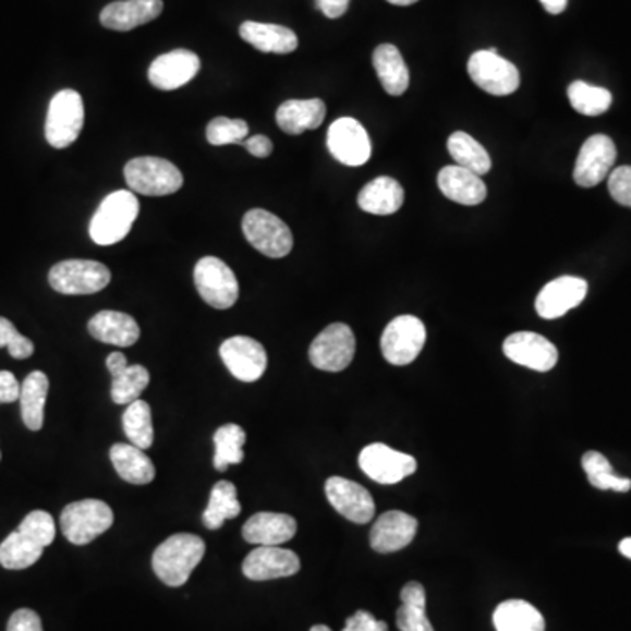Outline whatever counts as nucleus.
<instances>
[{"instance_id": "1", "label": "nucleus", "mask_w": 631, "mask_h": 631, "mask_svg": "<svg viewBox=\"0 0 631 631\" xmlns=\"http://www.w3.org/2000/svg\"><path fill=\"white\" fill-rule=\"evenodd\" d=\"M57 535L50 512L32 511L25 515L19 529L0 544V565L8 570H25L39 561L45 547Z\"/></svg>"}, {"instance_id": "2", "label": "nucleus", "mask_w": 631, "mask_h": 631, "mask_svg": "<svg viewBox=\"0 0 631 631\" xmlns=\"http://www.w3.org/2000/svg\"><path fill=\"white\" fill-rule=\"evenodd\" d=\"M206 555V544L192 533H175L153 553V570L163 584L181 587Z\"/></svg>"}, {"instance_id": "3", "label": "nucleus", "mask_w": 631, "mask_h": 631, "mask_svg": "<svg viewBox=\"0 0 631 631\" xmlns=\"http://www.w3.org/2000/svg\"><path fill=\"white\" fill-rule=\"evenodd\" d=\"M139 209V201L131 190L109 193L92 218V241L99 246H112L123 241L131 233Z\"/></svg>"}, {"instance_id": "4", "label": "nucleus", "mask_w": 631, "mask_h": 631, "mask_svg": "<svg viewBox=\"0 0 631 631\" xmlns=\"http://www.w3.org/2000/svg\"><path fill=\"white\" fill-rule=\"evenodd\" d=\"M131 192L146 197H166L183 189L184 178L180 169L157 157H139L126 163L123 169Z\"/></svg>"}, {"instance_id": "5", "label": "nucleus", "mask_w": 631, "mask_h": 631, "mask_svg": "<svg viewBox=\"0 0 631 631\" xmlns=\"http://www.w3.org/2000/svg\"><path fill=\"white\" fill-rule=\"evenodd\" d=\"M114 523V512L102 500L74 501L69 503L60 515V529L63 537L74 546H86L102 533L108 532Z\"/></svg>"}, {"instance_id": "6", "label": "nucleus", "mask_w": 631, "mask_h": 631, "mask_svg": "<svg viewBox=\"0 0 631 631\" xmlns=\"http://www.w3.org/2000/svg\"><path fill=\"white\" fill-rule=\"evenodd\" d=\"M85 125V104L76 90H62L51 99L46 117V141L57 149L76 143Z\"/></svg>"}, {"instance_id": "7", "label": "nucleus", "mask_w": 631, "mask_h": 631, "mask_svg": "<svg viewBox=\"0 0 631 631\" xmlns=\"http://www.w3.org/2000/svg\"><path fill=\"white\" fill-rule=\"evenodd\" d=\"M242 232L251 246L269 258H284L293 250V233L269 210H247L242 218Z\"/></svg>"}, {"instance_id": "8", "label": "nucleus", "mask_w": 631, "mask_h": 631, "mask_svg": "<svg viewBox=\"0 0 631 631\" xmlns=\"http://www.w3.org/2000/svg\"><path fill=\"white\" fill-rule=\"evenodd\" d=\"M193 279L202 301L215 310H230L239 301V281L235 274L216 256H204L195 265Z\"/></svg>"}, {"instance_id": "9", "label": "nucleus", "mask_w": 631, "mask_h": 631, "mask_svg": "<svg viewBox=\"0 0 631 631\" xmlns=\"http://www.w3.org/2000/svg\"><path fill=\"white\" fill-rule=\"evenodd\" d=\"M50 287L62 295H92L111 282V270L100 262L65 260L50 270Z\"/></svg>"}, {"instance_id": "10", "label": "nucleus", "mask_w": 631, "mask_h": 631, "mask_svg": "<svg viewBox=\"0 0 631 631\" xmlns=\"http://www.w3.org/2000/svg\"><path fill=\"white\" fill-rule=\"evenodd\" d=\"M469 76L486 94L506 97L520 88V69L509 60L501 59L498 51H475L469 60Z\"/></svg>"}, {"instance_id": "11", "label": "nucleus", "mask_w": 631, "mask_h": 631, "mask_svg": "<svg viewBox=\"0 0 631 631\" xmlns=\"http://www.w3.org/2000/svg\"><path fill=\"white\" fill-rule=\"evenodd\" d=\"M426 328L416 316L403 314L383 331L381 351L386 362L403 367L420 356L425 348Z\"/></svg>"}, {"instance_id": "12", "label": "nucleus", "mask_w": 631, "mask_h": 631, "mask_svg": "<svg viewBox=\"0 0 631 631\" xmlns=\"http://www.w3.org/2000/svg\"><path fill=\"white\" fill-rule=\"evenodd\" d=\"M356 351L353 330L344 323H331L314 339L310 360L314 367L325 372H341L350 367Z\"/></svg>"}, {"instance_id": "13", "label": "nucleus", "mask_w": 631, "mask_h": 631, "mask_svg": "<svg viewBox=\"0 0 631 631\" xmlns=\"http://www.w3.org/2000/svg\"><path fill=\"white\" fill-rule=\"evenodd\" d=\"M360 469L372 481L379 484H397L414 474L417 469L416 458L405 452L395 451L386 444H371L363 448L359 458Z\"/></svg>"}, {"instance_id": "14", "label": "nucleus", "mask_w": 631, "mask_h": 631, "mask_svg": "<svg viewBox=\"0 0 631 631\" xmlns=\"http://www.w3.org/2000/svg\"><path fill=\"white\" fill-rule=\"evenodd\" d=\"M616 158L618 149L610 137L604 134L592 135L579 151L573 181L582 189H593L609 178Z\"/></svg>"}, {"instance_id": "15", "label": "nucleus", "mask_w": 631, "mask_h": 631, "mask_svg": "<svg viewBox=\"0 0 631 631\" xmlns=\"http://www.w3.org/2000/svg\"><path fill=\"white\" fill-rule=\"evenodd\" d=\"M331 157L348 167L367 163L372 155V144L362 123L354 118H339L331 123L327 135Z\"/></svg>"}, {"instance_id": "16", "label": "nucleus", "mask_w": 631, "mask_h": 631, "mask_svg": "<svg viewBox=\"0 0 631 631\" xmlns=\"http://www.w3.org/2000/svg\"><path fill=\"white\" fill-rule=\"evenodd\" d=\"M220 356L235 379L255 383L267 371V351L260 342L246 336L230 337L221 344Z\"/></svg>"}, {"instance_id": "17", "label": "nucleus", "mask_w": 631, "mask_h": 631, "mask_svg": "<svg viewBox=\"0 0 631 631\" xmlns=\"http://www.w3.org/2000/svg\"><path fill=\"white\" fill-rule=\"evenodd\" d=\"M325 493H327L330 506L339 514L344 515L345 520L356 524H367L368 521L374 520V514H376L374 498L359 483L333 475L325 484Z\"/></svg>"}, {"instance_id": "18", "label": "nucleus", "mask_w": 631, "mask_h": 631, "mask_svg": "<svg viewBox=\"0 0 631 631\" xmlns=\"http://www.w3.org/2000/svg\"><path fill=\"white\" fill-rule=\"evenodd\" d=\"M503 354L521 367L549 372L558 363V350L546 337L533 331H515L503 342Z\"/></svg>"}, {"instance_id": "19", "label": "nucleus", "mask_w": 631, "mask_h": 631, "mask_svg": "<svg viewBox=\"0 0 631 631\" xmlns=\"http://www.w3.org/2000/svg\"><path fill=\"white\" fill-rule=\"evenodd\" d=\"M201 71V59L190 50H174L160 54L149 65L148 77L155 88L163 92L178 90L189 85Z\"/></svg>"}, {"instance_id": "20", "label": "nucleus", "mask_w": 631, "mask_h": 631, "mask_svg": "<svg viewBox=\"0 0 631 631\" xmlns=\"http://www.w3.org/2000/svg\"><path fill=\"white\" fill-rule=\"evenodd\" d=\"M299 570H301L299 556L279 546L256 547L242 563V573L251 581L291 578Z\"/></svg>"}, {"instance_id": "21", "label": "nucleus", "mask_w": 631, "mask_h": 631, "mask_svg": "<svg viewBox=\"0 0 631 631\" xmlns=\"http://www.w3.org/2000/svg\"><path fill=\"white\" fill-rule=\"evenodd\" d=\"M587 295V282L573 276H563L547 282L535 301V310L544 319L561 318L578 307Z\"/></svg>"}, {"instance_id": "22", "label": "nucleus", "mask_w": 631, "mask_h": 631, "mask_svg": "<svg viewBox=\"0 0 631 631\" xmlns=\"http://www.w3.org/2000/svg\"><path fill=\"white\" fill-rule=\"evenodd\" d=\"M417 532V520L408 512L390 511L383 514L371 530V546L374 551L397 553L408 547Z\"/></svg>"}, {"instance_id": "23", "label": "nucleus", "mask_w": 631, "mask_h": 631, "mask_svg": "<svg viewBox=\"0 0 631 631\" xmlns=\"http://www.w3.org/2000/svg\"><path fill=\"white\" fill-rule=\"evenodd\" d=\"M161 11V0H118L104 8L100 23L109 31L129 32L157 20Z\"/></svg>"}, {"instance_id": "24", "label": "nucleus", "mask_w": 631, "mask_h": 631, "mask_svg": "<svg viewBox=\"0 0 631 631\" xmlns=\"http://www.w3.org/2000/svg\"><path fill=\"white\" fill-rule=\"evenodd\" d=\"M437 183L444 197L461 206H480L488 197V189L481 180V175L469 171L465 167H444Z\"/></svg>"}, {"instance_id": "25", "label": "nucleus", "mask_w": 631, "mask_h": 631, "mask_svg": "<svg viewBox=\"0 0 631 631\" xmlns=\"http://www.w3.org/2000/svg\"><path fill=\"white\" fill-rule=\"evenodd\" d=\"M296 521L288 514L258 512L242 526V537L255 546H281L295 537Z\"/></svg>"}, {"instance_id": "26", "label": "nucleus", "mask_w": 631, "mask_h": 631, "mask_svg": "<svg viewBox=\"0 0 631 631\" xmlns=\"http://www.w3.org/2000/svg\"><path fill=\"white\" fill-rule=\"evenodd\" d=\"M90 336L104 344L129 348L139 341V323L132 318L131 314L118 313V311H100L88 323Z\"/></svg>"}, {"instance_id": "27", "label": "nucleus", "mask_w": 631, "mask_h": 631, "mask_svg": "<svg viewBox=\"0 0 631 631\" xmlns=\"http://www.w3.org/2000/svg\"><path fill=\"white\" fill-rule=\"evenodd\" d=\"M242 39L262 53L288 54L299 48V37L291 28L274 23L244 22L239 28Z\"/></svg>"}, {"instance_id": "28", "label": "nucleus", "mask_w": 631, "mask_h": 631, "mask_svg": "<svg viewBox=\"0 0 631 631\" xmlns=\"http://www.w3.org/2000/svg\"><path fill=\"white\" fill-rule=\"evenodd\" d=\"M325 117H327V106L321 99L287 100L276 112L279 129L290 135L316 131Z\"/></svg>"}, {"instance_id": "29", "label": "nucleus", "mask_w": 631, "mask_h": 631, "mask_svg": "<svg viewBox=\"0 0 631 631\" xmlns=\"http://www.w3.org/2000/svg\"><path fill=\"white\" fill-rule=\"evenodd\" d=\"M403 198L405 192L402 184L393 178L383 175L363 186L359 195V206L371 215L388 216L402 207Z\"/></svg>"}, {"instance_id": "30", "label": "nucleus", "mask_w": 631, "mask_h": 631, "mask_svg": "<svg viewBox=\"0 0 631 631\" xmlns=\"http://www.w3.org/2000/svg\"><path fill=\"white\" fill-rule=\"evenodd\" d=\"M112 465L121 480L131 484H149L155 480L157 471L151 458L134 444H114L111 451Z\"/></svg>"}, {"instance_id": "31", "label": "nucleus", "mask_w": 631, "mask_h": 631, "mask_svg": "<svg viewBox=\"0 0 631 631\" xmlns=\"http://www.w3.org/2000/svg\"><path fill=\"white\" fill-rule=\"evenodd\" d=\"M374 69H376L377 77L381 81L386 94L399 97L408 92L411 76H409L408 65L403 62L402 53L397 46H377L376 51H374Z\"/></svg>"}, {"instance_id": "32", "label": "nucleus", "mask_w": 631, "mask_h": 631, "mask_svg": "<svg viewBox=\"0 0 631 631\" xmlns=\"http://www.w3.org/2000/svg\"><path fill=\"white\" fill-rule=\"evenodd\" d=\"M50 381L45 372L34 371L25 377L20 391L23 423L28 430L37 432L45 425V405Z\"/></svg>"}, {"instance_id": "33", "label": "nucleus", "mask_w": 631, "mask_h": 631, "mask_svg": "<svg viewBox=\"0 0 631 631\" xmlns=\"http://www.w3.org/2000/svg\"><path fill=\"white\" fill-rule=\"evenodd\" d=\"M497 631H544L546 621L532 604L524 600H507L493 612Z\"/></svg>"}, {"instance_id": "34", "label": "nucleus", "mask_w": 631, "mask_h": 631, "mask_svg": "<svg viewBox=\"0 0 631 631\" xmlns=\"http://www.w3.org/2000/svg\"><path fill=\"white\" fill-rule=\"evenodd\" d=\"M402 607L397 610L400 631H435L426 618V593L421 582H408L400 593Z\"/></svg>"}, {"instance_id": "35", "label": "nucleus", "mask_w": 631, "mask_h": 631, "mask_svg": "<svg viewBox=\"0 0 631 631\" xmlns=\"http://www.w3.org/2000/svg\"><path fill=\"white\" fill-rule=\"evenodd\" d=\"M241 514L238 500V488L230 481H220L210 492L209 506L202 514V523L207 530H220L225 521L233 520Z\"/></svg>"}, {"instance_id": "36", "label": "nucleus", "mask_w": 631, "mask_h": 631, "mask_svg": "<svg viewBox=\"0 0 631 631\" xmlns=\"http://www.w3.org/2000/svg\"><path fill=\"white\" fill-rule=\"evenodd\" d=\"M448 149L457 166L465 167L477 175L488 174L492 171L489 153L472 135L454 132L448 139Z\"/></svg>"}, {"instance_id": "37", "label": "nucleus", "mask_w": 631, "mask_h": 631, "mask_svg": "<svg viewBox=\"0 0 631 631\" xmlns=\"http://www.w3.org/2000/svg\"><path fill=\"white\" fill-rule=\"evenodd\" d=\"M244 444H246V432L235 423H229L218 428L215 434V469L225 472L229 465H239L244 460Z\"/></svg>"}, {"instance_id": "38", "label": "nucleus", "mask_w": 631, "mask_h": 631, "mask_svg": "<svg viewBox=\"0 0 631 631\" xmlns=\"http://www.w3.org/2000/svg\"><path fill=\"white\" fill-rule=\"evenodd\" d=\"M123 430L131 444L139 449H149L155 440L153 430L151 408L144 400H135L129 403L123 414Z\"/></svg>"}, {"instance_id": "39", "label": "nucleus", "mask_w": 631, "mask_h": 631, "mask_svg": "<svg viewBox=\"0 0 631 631\" xmlns=\"http://www.w3.org/2000/svg\"><path fill=\"white\" fill-rule=\"evenodd\" d=\"M569 100L572 108L584 117H600L609 111L612 94L607 88L587 85L584 81H573L569 86Z\"/></svg>"}, {"instance_id": "40", "label": "nucleus", "mask_w": 631, "mask_h": 631, "mask_svg": "<svg viewBox=\"0 0 631 631\" xmlns=\"http://www.w3.org/2000/svg\"><path fill=\"white\" fill-rule=\"evenodd\" d=\"M582 469L586 472L590 484L596 489H612L618 493H627L631 489V481L614 474L609 460L602 452L587 451L582 457Z\"/></svg>"}, {"instance_id": "41", "label": "nucleus", "mask_w": 631, "mask_h": 631, "mask_svg": "<svg viewBox=\"0 0 631 631\" xmlns=\"http://www.w3.org/2000/svg\"><path fill=\"white\" fill-rule=\"evenodd\" d=\"M148 368H144L143 365H129L125 371L112 377V402L118 405H129L139 400L141 393L148 388Z\"/></svg>"}, {"instance_id": "42", "label": "nucleus", "mask_w": 631, "mask_h": 631, "mask_svg": "<svg viewBox=\"0 0 631 631\" xmlns=\"http://www.w3.org/2000/svg\"><path fill=\"white\" fill-rule=\"evenodd\" d=\"M207 141L213 146H227V144H242L247 139L250 126L244 120H232V118H215L207 125Z\"/></svg>"}, {"instance_id": "43", "label": "nucleus", "mask_w": 631, "mask_h": 631, "mask_svg": "<svg viewBox=\"0 0 631 631\" xmlns=\"http://www.w3.org/2000/svg\"><path fill=\"white\" fill-rule=\"evenodd\" d=\"M0 348H8L11 356L27 360L34 354V342L22 336L10 319L0 316Z\"/></svg>"}, {"instance_id": "44", "label": "nucleus", "mask_w": 631, "mask_h": 631, "mask_svg": "<svg viewBox=\"0 0 631 631\" xmlns=\"http://www.w3.org/2000/svg\"><path fill=\"white\" fill-rule=\"evenodd\" d=\"M609 192L614 201L631 209V166L618 167L610 172Z\"/></svg>"}, {"instance_id": "45", "label": "nucleus", "mask_w": 631, "mask_h": 631, "mask_svg": "<svg viewBox=\"0 0 631 631\" xmlns=\"http://www.w3.org/2000/svg\"><path fill=\"white\" fill-rule=\"evenodd\" d=\"M342 631H388V624L374 618L367 610H359L348 618Z\"/></svg>"}, {"instance_id": "46", "label": "nucleus", "mask_w": 631, "mask_h": 631, "mask_svg": "<svg viewBox=\"0 0 631 631\" xmlns=\"http://www.w3.org/2000/svg\"><path fill=\"white\" fill-rule=\"evenodd\" d=\"M8 631H43V622L34 610L20 609L11 616Z\"/></svg>"}, {"instance_id": "47", "label": "nucleus", "mask_w": 631, "mask_h": 631, "mask_svg": "<svg viewBox=\"0 0 631 631\" xmlns=\"http://www.w3.org/2000/svg\"><path fill=\"white\" fill-rule=\"evenodd\" d=\"M22 385L13 372L0 371V403H13L20 400Z\"/></svg>"}, {"instance_id": "48", "label": "nucleus", "mask_w": 631, "mask_h": 631, "mask_svg": "<svg viewBox=\"0 0 631 631\" xmlns=\"http://www.w3.org/2000/svg\"><path fill=\"white\" fill-rule=\"evenodd\" d=\"M242 144L256 158L270 157V153L274 149L272 141L269 137H265V135H253V137H247Z\"/></svg>"}, {"instance_id": "49", "label": "nucleus", "mask_w": 631, "mask_h": 631, "mask_svg": "<svg viewBox=\"0 0 631 631\" xmlns=\"http://www.w3.org/2000/svg\"><path fill=\"white\" fill-rule=\"evenodd\" d=\"M316 5L327 19L336 20L348 11L350 0H316Z\"/></svg>"}, {"instance_id": "50", "label": "nucleus", "mask_w": 631, "mask_h": 631, "mask_svg": "<svg viewBox=\"0 0 631 631\" xmlns=\"http://www.w3.org/2000/svg\"><path fill=\"white\" fill-rule=\"evenodd\" d=\"M106 363H108V368L109 372H111L112 377L118 376L120 372H123L126 367H129V360H126L125 354L120 353V351L109 354Z\"/></svg>"}, {"instance_id": "51", "label": "nucleus", "mask_w": 631, "mask_h": 631, "mask_svg": "<svg viewBox=\"0 0 631 631\" xmlns=\"http://www.w3.org/2000/svg\"><path fill=\"white\" fill-rule=\"evenodd\" d=\"M541 4L544 5V10L551 14H561L567 10V4L569 0H541Z\"/></svg>"}, {"instance_id": "52", "label": "nucleus", "mask_w": 631, "mask_h": 631, "mask_svg": "<svg viewBox=\"0 0 631 631\" xmlns=\"http://www.w3.org/2000/svg\"><path fill=\"white\" fill-rule=\"evenodd\" d=\"M619 553L631 560V537L622 538V541L619 542Z\"/></svg>"}, {"instance_id": "53", "label": "nucleus", "mask_w": 631, "mask_h": 631, "mask_svg": "<svg viewBox=\"0 0 631 631\" xmlns=\"http://www.w3.org/2000/svg\"><path fill=\"white\" fill-rule=\"evenodd\" d=\"M393 5H411L416 4L417 0H388Z\"/></svg>"}, {"instance_id": "54", "label": "nucleus", "mask_w": 631, "mask_h": 631, "mask_svg": "<svg viewBox=\"0 0 631 631\" xmlns=\"http://www.w3.org/2000/svg\"><path fill=\"white\" fill-rule=\"evenodd\" d=\"M311 631H331L330 628L325 627V624H316V627L311 628Z\"/></svg>"}, {"instance_id": "55", "label": "nucleus", "mask_w": 631, "mask_h": 631, "mask_svg": "<svg viewBox=\"0 0 631 631\" xmlns=\"http://www.w3.org/2000/svg\"><path fill=\"white\" fill-rule=\"evenodd\" d=\"M0 458H2V454H0Z\"/></svg>"}]
</instances>
